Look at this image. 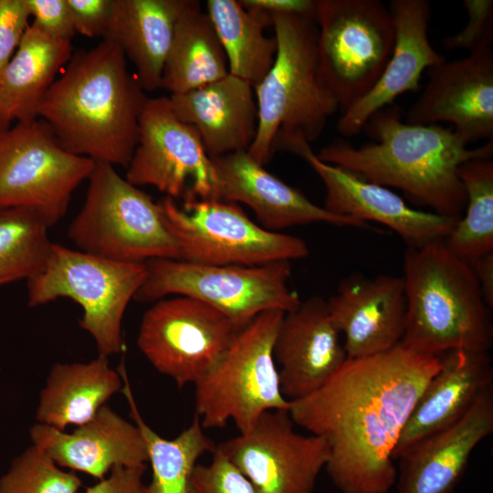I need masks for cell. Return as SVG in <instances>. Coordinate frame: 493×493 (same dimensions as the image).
Masks as SVG:
<instances>
[{"label": "cell", "mask_w": 493, "mask_h": 493, "mask_svg": "<svg viewBox=\"0 0 493 493\" xmlns=\"http://www.w3.org/2000/svg\"><path fill=\"white\" fill-rule=\"evenodd\" d=\"M440 364V356L400 342L382 353L348 358L317 391L290 401L294 424L327 442L324 470L341 493H388L394 487V448Z\"/></svg>", "instance_id": "cell-1"}, {"label": "cell", "mask_w": 493, "mask_h": 493, "mask_svg": "<svg viewBox=\"0 0 493 493\" xmlns=\"http://www.w3.org/2000/svg\"><path fill=\"white\" fill-rule=\"evenodd\" d=\"M362 131L372 142L356 148L336 140L317 157L369 182L399 189L416 204L448 217L460 218L467 205L459 166L493 155L492 141L469 149L453 129L403 121L393 104L372 115Z\"/></svg>", "instance_id": "cell-2"}, {"label": "cell", "mask_w": 493, "mask_h": 493, "mask_svg": "<svg viewBox=\"0 0 493 493\" xmlns=\"http://www.w3.org/2000/svg\"><path fill=\"white\" fill-rule=\"evenodd\" d=\"M149 98L119 46L102 39L72 55L43 97L37 118L68 152L126 168Z\"/></svg>", "instance_id": "cell-3"}, {"label": "cell", "mask_w": 493, "mask_h": 493, "mask_svg": "<svg viewBox=\"0 0 493 493\" xmlns=\"http://www.w3.org/2000/svg\"><path fill=\"white\" fill-rule=\"evenodd\" d=\"M270 19L277 53L271 68L254 88L258 124L247 151L263 166L276 151L300 156L339 110L320 73L315 18L273 15Z\"/></svg>", "instance_id": "cell-4"}, {"label": "cell", "mask_w": 493, "mask_h": 493, "mask_svg": "<svg viewBox=\"0 0 493 493\" xmlns=\"http://www.w3.org/2000/svg\"><path fill=\"white\" fill-rule=\"evenodd\" d=\"M405 329L401 343L423 354L450 351L488 352L492 309L485 302L469 263L445 239L407 247L404 256Z\"/></svg>", "instance_id": "cell-5"}, {"label": "cell", "mask_w": 493, "mask_h": 493, "mask_svg": "<svg viewBox=\"0 0 493 493\" xmlns=\"http://www.w3.org/2000/svg\"><path fill=\"white\" fill-rule=\"evenodd\" d=\"M284 314L271 309L249 320L194 384L195 414L204 429L221 428L233 421L239 433H245L264 413L289 409L273 356Z\"/></svg>", "instance_id": "cell-6"}, {"label": "cell", "mask_w": 493, "mask_h": 493, "mask_svg": "<svg viewBox=\"0 0 493 493\" xmlns=\"http://www.w3.org/2000/svg\"><path fill=\"white\" fill-rule=\"evenodd\" d=\"M145 263L114 261L52 243L42 270L28 279L29 307L59 298L78 303L79 326L94 339L99 355L121 353L122 319L145 280Z\"/></svg>", "instance_id": "cell-7"}, {"label": "cell", "mask_w": 493, "mask_h": 493, "mask_svg": "<svg viewBox=\"0 0 493 493\" xmlns=\"http://www.w3.org/2000/svg\"><path fill=\"white\" fill-rule=\"evenodd\" d=\"M89 181L84 205L68 230L79 250L120 262L179 259L158 202L109 163H96Z\"/></svg>", "instance_id": "cell-8"}, {"label": "cell", "mask_w": 493, "mask_h": 493, "mask_svg": "<svg viewBox=\"0 0 493 493\" xmlns=\"http://www.w3.org/2000/svg\"><path fill=\"white\" fill-rule=\"evenodd\" d=\"M179 259L214 266H261L306 257L300 237L273 232L253 222L237 204L189 199L178 205L165 196L158 202Z\"/></svg>", "instance_id": "cell-9"}, {"label": "cell", "mask_w": 493, "mask_h": 493, "mask_svg": "<svg viewBox=\"0 0 493 493\" xmlns=\"http://www.w3.org/2000/svg\"><path fill=\"white\" fill-rule=\"evenodd\" d=\"M145 264L147 275L134 297L140 302L186 296L205 302L240 324L267 310L293 311L301 302L288 286L289 261L249 267L160 258Z\"/></svg>", "instance_id": "cell-10"}, {"label": "cell", "mask_w": 493, "mask_h": 493, "mask_svg": "<svg viewBox=\"0 0 493 493\" xmlns=\"http://www.w3.org/2000/svg\"><path fill=\"white\" fill-rule=\"evenodd\" d=\"M321 79L343 112L366 95L393 52L395 32L379 0H317Z\"/></svg>", "instance_id": "cell-11"}, {"label": "cell", "mask_w": 493, "mask_h": 493, "mask_svg": "<svg viewBox=\"0 0 493 493\" xmlns=\"http://www.w3.org/2000/svg\"><path fill=\"white\" fill-rule=\"evenodd\" d=\"M95 163L65 150L41 119L17 122L0 132V208L31 209L50 227Z\"/></svg>", "instance_id": "cell-12"}, {"label": "cell", "mask_w": 493, "mask_h": 493, "mask_svg": "<svg viewBox=\"0 0 493 493\" xmlns=\"http://www.w3.org/2000/svg\"><path fill=\"white\" fill-rule=\"evenodd\" d=\"M244 325L198 299L170 296L144 312L137 345L181 389L214 366Z\"/></svg>", "instance_id": "cell-13"}, {"label": "cell", "mask_w": 493, "mask_h": 493, "mask_svg": "<svg viewBox=\"0 0 493 493\" xmlns=\"http://www.w3.org/2000/svg\"><path fill=\"white\" fill-rule=\"evenodd\" d=\"M125 179L173 199L220 200L215 167L199 132L176 117L169 97L149 98Z\"/></svg>", "instance_id": "cell-14"}, {"label": "cell", "mask_w": 493, "mask_h": 493, "mask_svg": "<svg viewBox=\"0 0 493 493\" xmlns=\"http://www.w3.org/2000/svg\"><path fill=\"white\" fill-rule=\"evenodd\" d=\"M294 425L288 410L268 411L247 432L216 448L256 493H314L330 449L322 437L299 434Z\"/></svg>", "instance_id": "cell-15"}, {"label": "cell", "mask_w": 493, "mask_h": 493, "mask_svg": "<svg viewBox=\"0 0 493 493\" xmlns=\"http://www.w3.org/2000/svg\"><path fill=\"white\" fill-rule=\"evenodd\" d=\"M428 80L405 114L415 125L446 121L468 143L493 139V49L483 46L461 59L427 69Z\"/></svg>", "instance_id": "cell-16"}, {"label": "cell", "mask_w": 493, "mask_h": 493, "mask_svg": "<svg viewBox=\"0 0 493 493\" xmlns=\"http://www.w3.org/2000/svg\"><path fill=\"white\" fill-rule=\"evenodd\" d=\"M319 175L325 188L324 208L333 215L366 224H382L395 232L407 247L446 239L459 218L410 207L389 188L320 161L311 147L300 155Z\"/></svg>", "instance_id": "cell-17"}, {"label": "cell", "mask_w": 493, "mask_h": 493, "mask_svg": "<svg viewBox=\"0 0 493 493\" xmlns=\"http://www.w3.org/2000/svg\"><path fill=\"white\" fill-rule=\"evenodd\" d=\"M341 332L326 299L311 296L279 324L273 356L278 365L280 390L288 401L304 398L320 388L348 359Z\"/></svg>", "instance_id": "cell-18"}, {"label": "cell", "mask_w": 493, "mask_h": 493, "mask_svg": "<svg viewBox=\"0 0 493 493\" xmlns=\"http://www.w3.org/2000/svg\"><path fill=\"white\" fill-rule=\"evenodd\" d=\"M326 302L332 321L344 337L348 358L382 353L401 342L406 318L402 277L349 275Z\"/></svg>", "instance_id": "cell-19"}, {"label": "cell", "mask_w": 493, "mask_h": 493, "mask_svg": "<svg viewBox=\"0 0 493 493\" xmlns=\"http://www.w3.org/2000/svg\"><path fill=\"white\" fill-rule=\"evenodd\" d=\"M389 10L395 32L393 52L372 89L341 112L337 131L344 137L359 134L372 115L393 105L400 95L418 91L424 70L446 60L428 38L427 0H393Z\"/></svg>", "instance_id": "cell-20"}, {"label": "cell", "mask_w": 493, "mask_h": 493, "mask_svg": "<svg viewBox=\"0 0 493 493\" xmlns=\"http://www.w3.org/2000/svg\"><path fill=\"white\" fill-rule=\"evenodd\" d=\"M220 200L242 203L256 214L261 226L279 230L294 226L327 223L364 228L367 224L333 215L310 201L256 162L247 151L211 158Z\"/></svg>", "instance_id": "cell-21"}, {"label": "cell", "mask_w": 493, "mask_h": 493, "mask_svg": "<svg viewBox=\"0 0 493 493\" xmlns=\"http://www.w3.org/2000/svg\"><path fill=\"white\" fill-rule=\"evenodd\" d=\"M493 433V386L454 424L419 441L397 460L395 493H453L474 449Z\"/></svg>", "instance_id": "cell-22"}, {"label": "cell", "mask_w": 493, "mask_h": 493, "mask_svg": "<svg viewBox=\"0 0 493 493\" xmlns=\"http://www.w3.org/2000/svg\"><path fill=\"white\" fill-rule=\"evenodd\" d=\"M29 434L32 445L58 466L99 480L116 467H137L148 461L140 429L106 404L71 433L37 423Z\"/></svg>", "instance_id": "cell-23"}, {"label": "cell", "mask_w": 493, "mask_h": 493, "mask_svg": "<svg viewBox=\"0 0 493 493\" xmlns=\"http://www.w3.org/2000/svg\"><path fill=\"white\" fill-rule=\"evenodd\" d=\"M420 394L393 451L397 460L426 436L454 424L493 386L488 352L450 351Z\"/></svg>", "instance_id": "cell-24"}, {"label": "cell", "mask_w": 493, "mask_h": 493, "mask_svg": "<svg viewBox=\"0 0 493 493\" xmlns=\"http://www.w3.org/2000/svg\"><path fill=\"white\" fill-rule=\"evenodd\" d=\"M176 117L194 126L210 158L248 151L257 131L254 87L228 74L185 93L169 97Z\"/></svg>", "instance_id": "cell-25"}, {"label": "cell", "mask_w": 493, "mask_h": 493, "mask_svg": "<svg viewBox=\"0 0 493 493\" xmlns=\"http://www.w3.org/2000/svg\"><path fill=\"white\" fill-rule=\"evenodd\" d=\"M192 0H114L104 39L116 43L145 90L160 88L176 23Z\"/></svg>", "instance_id": "cell-26"}, {"label": "cell", "mask_w": 493, "mask_h": 493, "mask_svg": "<svg viewBox=\"0 0 493 493\" xmlns=\"http://www.w3.org/2000/svg\"><path fill=\"white\" fill-rule=\"evenodd\" d=\"M122 386L123 380L110 366L109 357L98 355L88 362H56L40 391L36 419L62 431L68 425H81Z\"/></svg>", "instance_id": "cell-27"}, {"label": "cell", "mask_w": 493, "mask_h": 493, "mask_svg": "<svg viewBox=\"0 0 493 493\" xmlns=\"http://www.w3.org/2000/svg\"><path fill=\"white\" fill-rule=\"evenodd\" d=\"M71 57V41L53 38L29 24L0 74V114L8 125L37 119L43 97Z\"/></svg>", "instance_id": "cell-28"}, {"label": "cell", "mask_w": 493, "mask_h": 493, "mask_svg": "<svg viewBox=\"0 0 493 493\" xmlns=\"http://www.w3.org/2000/svg\"><path fill=\"white\" fill-rule=\"evenodd\" d=\"M229 74L226 53L199 1L192 0L179 17L167 55L160 88L182 94Z\"/></svg>", "instance_id": "cell-29"}, {"label": "cell", "mask_w": 493, "mask_h": 493, "mask_svg": "<svg viewBox=\"0 0 493 493\" xmlns=\"http://www.w3.org/2000/svg\"><path fill=\"white\" fill-rule=\"evenodd\" d=\"M118 371L123 380L121 393L130 406V416L140 429L152 467L146 493H190V482L199 458L213 453L216 445L206 435L196 414L191 425L177 436L166 439L152 429L142 417L122 362Z\"/></svg>", "instance_id": "cell-30"}, {"label": "cell", "mask_w": 493, "mask_h": 493, "mask_svg": "<svg viewBox=\"0 0 493 493\" xmlns=\"http://www.w3.org/2000/svg\"><path fill=\"white\" fill-rule=\"evenodd\" d=\"M206 13L226 56L229 74L254 88L271 68L277 40L264 29L271 26L265 16L246 9L239 0H207Z\"/></svg>", "instance_id": "cell-31"}, {"label": "cell", "mask_w": 493, "mask_h": 493, "mask_svg": "<svg viewBox=\"0 0 493 493\" xmlns=\"http://www.w3.org/2000/svg\"><path fill=\"white\" fill-rule=\"evenodd\" d=\"M467 195L465 215L445 239L447 248L460 259L472 261L493 252V161L479 158L458 168Z\"/></svg>", "instance_id": "cell-32"}, {"label": "cell", "mask_w": 493, "mask_h": 493, "mask_svg": "<svg viewBox=\"0 0 493 493\" xmlns=\"http://www.w3.org/2000/svg\"><path fill=\"white\" fill-rule=\"evenodd\" d=\"M47 229L31 209L0 208V287L42 270L52 245Z\"/></svg>", "instance_id": "cell-33"}, {"label": "cell", "mask_w": 493, "mask_h": 493, "mask_svg": "<svg viewBox=\"0 0 493 493\" xmlns=\"http://www.w3.org/2000/svg\"><path fill=\"white\" fill-rule=\"evenodd\" d=\"M81 478L65 471L32 445L15 457L0 477V493H78Z\"/></svg>", "instance_id": "cell-34"}, {"label": "cell", "mask_w": 493, "mask_h": 493, "mask_svg": "<svg viewBox=\"0 0 493 493\" xmlns=\"http://www.w3.org/2000/svg\"><path fill=\"white\" fill-rule=\"evenodd\" d=\"M190 493H256L247 478L217 449L207 464H197Z\"/></svg>", "instance_id": "cell-35"}, {"label": "cell", "mask_w": 493, "mask_h": 493, "mask_svg": "<svg viewBox=\"0 0 493 493\" xmlns=\"http://www.w3.org/2000/svg\"><path fill=\"white\" fill-rule=\"evenodd\" d=\"M467 22L462 30L443 40L448 50H466L469 53L477 48L492 45L493 42V1L465 0Z\"/></svg>", "instance_id": "cell-36"}, {"label": "cell", "mask_w": 493, "mask_h": 493, "mask_svg": "<svg viewBox=\"0 0 493 493\" xmlns=\"http://www.w3.org/2000/svg\"><path fill=\"white\" fill-rule=\"evenodd\" d=\"M33 23L53 38L71 41L76 34L67 0H23Z\"/></svg>", "instance_id": "cell-37"}, {"label": "cell", "mask_w": 493, "mask_h": 493, "mask_svg": "<svg viewBox=\"0 0 493 493\" xmlns=\"http://www.w3.org/2000/svg\"><path fill=\"white\" fill-rule=\"evenodd\" d=\"M29 17L23 0H0V74L17 49Z\"/></svg>", "instance_id": "cell-38"}, {"label": "cell", "mask_w": 493, "mask_h": 493, "mask_svg": "<svg viewBox=\"0 0 493 493\" xmlns=\"http://www.w3.org/2000/svg\"><path fill=\"white\" fill-rule=\"evenodd\" d=\"M76 33L104 39L109 31L114 0H67Z\"/></svg>", "instance_id": "cell-39"}, {"label": "cell", "mask_w": 493, "mask_h": 493, "mask_svg": "<svg viewBox=\"0 0 493 493\" xmlns=\"http://www.w3.org/2000/svg\"><path fill=\"white\" fill-rule=\"evenodd\" d=\"M146 465L116 467L98 483L86 488L85 493H146L142 477Z\"/></svg>", "instance_id": "cell-40"}, {"label": "cell", "mask_w": 493, "mask_h": 493, "mask_svg": "<svg viewBox=\"0 0 493 493\" xmlns=\"http://www.w3.org/2000/svg\"><path fill=\"white\" fill-rule=\"evenodd\" d=\"M247 10L262 14L270 21L273 15H295L314 17L317 0H239ZM272 24V23H271Z\"/></svg>", "instance_id": "cell-41"}, {"label": "cell", "mask_w": 493, "mask_h": 493, "mask_svg": "<svg viewBox=\"0 0 493 493\" xmlns=\"http://www.w3.org/2000/svg\"><path fill=\"white\" fill-rule=\"evenodd\" d=\"M480 288L482 297L493 308V252L469 263Z\"/></svg>", "instance_id": "cell-42"}, {"label": "cell", "mask_w": 493, "mask_h": 493, "mask_svg": "<svg viewBox=\"0 0 493 493\" xmlns=\"http://www.w3.org/2000/svg\"><path fill=\"white\" fill-rule=\"evenodd\" d=\"M8 128H9V125L4 121V119L2 118L0 114V132Z\"/></svg>", "instance_id": "cell-43"}]
</instances>
